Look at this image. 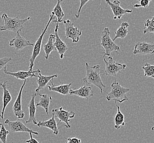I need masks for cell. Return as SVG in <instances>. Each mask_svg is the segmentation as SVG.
<instances>
[{
	"instance_id": "obj_1",
	"label": "cell",
	"mask_w": 154,
	"mask_h": 143,
	"mask_svg": "<svg viewBox=\"0 0 154 143\" xmlns=\"http://www.w3.org/2000/svg\"><path fill=\"white\" fill-rule=\"evenodd\" d=\"M86 74L83 79V81L88 85H93L98 87L100 93H103V89L105 88L106 86L102 81L100 76L102 70L100 65L91 66L88 63H86Z\"/></svg>"
},
{
	"instance_id": "obj_2",
	"label": "cell",
	"mask_w": 154,
	"mask_h": 143,
	"mask_svg": "<svg viewBox=\"0 0 154 143\" xmlns=\"http://www.w3.org/2000/svg\"><path fill=\"white\" fill-rule=\"evenodd\" d=\"M3 21V25H0V31H12L15 33L22 31L24 29V24L29 21L30 17H29L23 19H19V16L14 18H10L6 13H3L1 16Z\"/></svg>"
},
{
	"instance_id": "obj_3",
	"label": "cell",
	"mask_w": 154,
	"mask_h": 143,
	"mask_svg": "<svg viewBox=\"0 0 154 143\" xmlns=\"http://www.w3.org/2000/svg\"><path fill=\"white\" fill-rule=\"evenodd\" d=\"M111 91L106 96L107 101H115V103H116L117 102L123 103L128 100L126 94L130 91V89L122 87L120 83L116 81L111 84Z\"/></svg>"
},
{
	"instance_id": "obj_4",
	"label": "cell",
	"mask_w": 154,
	"mask_h": 143,
	"mask_svg": "<svg viewBox=\"0 0 154 143\" xmlns=\"http://www.w3.org/2000/svg\"><path fill=\"white\" fill-rule=\"evenodd\" d=\"M100 40L101 42L100 45L104 51V57L111 56V52L113 51H115L117 54H119L120 48L114 43L112 39H111L109 28H104L103 31H102Z\"/></svg>"
},
{
	"instance_id": "obj_5",
	"label": "cell",
	"mask_w": 154,
	"mask_h": 143,
	"mask_svg": "<svg viewBox=\"0 0 154 143\" xmlns=\"http://www.w3.org/2000/svg\"><path fill=\"white\" fill-rule=\"evenodd\" d=\"M53 15L51 14V15L49 16V19L48 22L46 26L45 27V28L44 29L42 30V33L40 35V36L38 38L37 41H36L35 44H34V49L32 51V53L31 55L30 58L29 59V62H30V65H29V71H33V68L34 67V63L35 59L37 58V56L40 55L41 52V46H42V43L43 40V37L44 35L46 33L47 29L49 27V24H51V22L52 21L53 19Z\"/></svg>"
},
{
	"instance_id": "obj_6",
	"label": "cell",
	"mask_w": 154,
	"mask_h": 143,
	"mask_svg": "<svg viewBox=\"0 0 154 143\" xmlns=\"http://www.w3.org/2000/svg\"><path fill=\"white\" fill-rule=\"evenodd\" d=\"M103 61L105 64V75L108 77H116L119 73L126 68V64L116 62L111 56L108 57V61H106L105 57H104Z\"/></svg>"
},
{
	"instance_id": "obj_7",
	"label": "cell",
	"mask_w": 154,
	"mask_h": 143,
	"mask_svg": "<svg viewBox=\"0 0 154 143\" xmlns=\"http://www.w3.org/2000/svg\"><path fill=\"white\" fill-rule=\"evenodd\" d=\"M65 28V34L67 39H71L73 43H77L80 40L82 31L77 27H74V23L70 20H63Z\"/></svg>"
},
{
	"instance_id": "obj_8",
	"label": "cell",
	"mask_w": 154,
	"mask_h": 143,
	"mask_svg": "<svg viewBox=\"0 0 154 143\" xmlns=\"http://www.w3.org/2000/svg\"><path fill=\"white\" fill-rule=\"evenodd\" d=\"M52 112L59 120L57 125H59L61 122H64L65 124V127L66 128H71V126L69 124V122L70 119L75 117V116L76 115L75 112L66 111L63 109V107H60L58 109H53Z\"/></svg>"
},
{
	"instance_id": "obj_9",
	"label": "cell",
	"mask_w": 154,
	"mask_h": 143,
	"mask_svg": "<svg viewBox=\"0 0 154 143\" xmlns=\"http://www.w3.org/2000/svg\"><path fill=\"white\" fill-rule=\"evenodd\" d=\"M106 4L111 8L112 12L113 13L114 20L120 19L125 14L127 13H132V10L130 9H123L120 6V1L119 0H114L111 2L110 0H104Z\"/></svg>"
},
{
	"instance_id": "obj_10",
	"label": "cell",
	"mask_w": 154,
	"mask_h": 143,
	"mask_svg": "<svg viewBox=\"0 0 154 143\" xmlns=\"http://www.w3.org/2000/svg\"><path fill=\"white\" fill-rule=\"evenodd\" d=\"M5 123L8 126L9 129L12 133H17V132H26V133H31L35 135H38V133L37 132L32 130L27 127L23 122L20 121H11L8 119H7L5 121Z\"/></svg>"
},
{
	"instance_id": "obj_11",
	"label": "cell",
	"mask_w": 154,
	"mask_h": 143,
	"mask_svg": "<svg viewBox=\"0 0 154 143\" xmlns=\"http://www.w3.org/2000/svg\"><path fill=\"white\" fill-rule=\"evenodd\" d=\"M26 83V79L24 81V83L20 87V89L19 90L18 96L17 97L16 101L13 106V113L16 117L18 119H23V118H24L25 116L24 112L22 110V99L23 90L24 89V87Z\"/></svg>"
},
{
	"instance_id": "obj_12",
	"label": "cell",
	"mask_w": 154,
	"mask_h": 143,
	"mask_svg": "<svg viewBox=\"0 0 154 143\" xmlns=\"http://www.w3.org/2000/svg\"><path fill=\"white\" fill-rule=\"evenodd\" d=\"M20 32L17 33L16 37L9 41V46L13 47L16 51H20L27 46H34V44L27 40L24 37H23L19 34Z\"/></svg>"
},
{
	"instance_id": "obj_13",
	"label": "cell",
	"mask_w": 154,
	"mask_h": 143,
	"mask_svg": "<svg viewBox=\"0 0 154 143\" xmlns=\"http://www.w3.org/2000/svg\"><path fill=\"white\" fill-rule=\"evenodd\" d=\"M154 53V44L146 42H138L135 45L133 54L134 55H152Z\"/></svg>"
},
{
	"instance_id": "obj_14",
	"label": "cell",
	"mask_w": 154,
	"mask_h": 143,
	"mask_svg": "<svg viewBox=\"0 0 154 143\" xmlns=\"http://www.w3.org/2000/svg\"><path fill=\"white\" fill-rule=\"evenodd\" d=\"M56 24V28L54 29L55 42L54 43V45L56 47V50L58 51L60 59H63L65 52L68 50V47L66 44H65V43L60 39V37H59L58 34L59 24Z\"/></svg>"
},
{
	"instance_id": "obj_15",
	"label": "cell",
	"mask_w": 154,
	"mask_h": 143,
	"mask_svg": "<svg viewBox=\"0 0 154 143\" xmlns=\"http://www.w3.org/2000/svg\"><path fill=\"white\" fill-rule=\"evenodd\" d=\"M4 73L6 75H11L14 77L20 80L24 81L28 78H31L32 77H36V75H35V73H38L39 72H40V69H37L36 71H20L16 72H9L7 71V67L6 66L4 68Z\"/></svg>"
},
{
	"instance_id": "obj_16",
	"label": "cell",
	"mask_w": 154,
	"mask_h": 143,
	"mask_svg": "<svg viewBox=\"0 0 154 143\" xmlns=\"http://www.w3.org/2000/svg\"><path fill=\"white\" fill-rule=\"evenodd\" d=\"M7 81H5L4 83H0V86L3 90V97H2L3 107L1 111V113L0 114V117L2 119H4V114H5V111L7 106H8L9 103L12 100V97L9 92V90L7 88Z\"/></svg>"
},
{
	"instance_id": "obj_17",
	"label": "cell",
	"mask_w": 154,
	"mask_h": 143,
	"mask_svg": "<svg viewBox=\"0 0 154 143\" xmlns=\"http://www.w3.org/2000/svg\"><path fill=\"white\" fill-rule=\"evenodd\" d=\"M69 94L70 95H75L81 98L89 99L93 96L92 87L88 85H83L76 90H72L71 89Z\"/></svg>"
},
{
	"instance_id": "obj_18",
	"label": "cell",
	"mask_w": 154,
	"mask_h": 143,
	"mask_svg": "<svg viewBox=\"0 0 154 143\" xmlns=\"http://www.w3.org/2000/svg\"><path fill=\"white\" fill-rule=\"evenodd\" d=\"M37 94L35 93L32 95L31 99L30 102L28 104V109L29 111V119L26 121V123H33L34 125L37 126V119L36 117V106L35 104V97L37 96Z\"/></svg>"
},
{
	"instance_id": "obj_19",
	"label": "cell",
	"mask_w": 154,
	"mask_h": 143,
	"mask_svg": "<svg viewBox=\"0 0 154 143\" xmlns=\"http://www.w3.org/2000/svg\"><path fill=\"white\" fill-rule=\"evenodd\" d=\"M38 78H37V83L38 87L35 90L36 93L38 94L40 93V90L43 89L46 87L47 85L49 83V81H52L53 79L54 78H57V75H49V76H46L43 75L41 73V71L39 72L38 73Z\"/></svg>"
},
{
	"instance_id": "obj_20",
	"label": "cell",
	"mask_w": 154,
	"mask_h": 143,
	"mask_svg": "<svg viewBox=\"0 0 154 143\" xmlns=\"http://www.w3.org/2000/svg\"><path fill=\"white\" fill-rule=\"evenodd\" d=\"M37 126L38 127H46L49 128L51 130L53 131V135H58V125L57 123L56 119H55V116L52 113V117L51 118L47 120V121H39L37 123Z\"/></svg>"
},
{
	"instance_id": "obj_21",
	"label": "cell",
	"mask_w": 154,
	"mask_h": 143,
	"mask_svg": "<svg viewBox=\"0 0 154 143\" xmlns=\"http://www.w3.org/2000/svg\"><path fill=\"white\" fill-rule=\"evenodd\" d=\"M50 82H51L52 85H47V87L48 88L49 91L57 92L58 93L62 94L63 95H66L69 94L70 91L72 89V83L68 84H61L58 86H55L53 83L52 81H51Z\"/></svg>"
},
{
	"instance_id": "obj_22",
	"label": "cell",
	"mask_w": 154,
	"mask_h": 143,
	"mask_svg": "<svg viewBox=\"0 0 154 143\" xmlns=\"http://www.w3.org/2000/svg\"><path fill=\"white\" fill-rule=\"evenodd\" d=\"M64 0H57V3L56 4L54 8L53 9L51 14L53 16H56V20H52V22L56 23V24H59L60 23L63 21V17L65 16V14L63 12L61 6V3Z\"/></svg>"
},
{
	"instance_id": "obj_23",
	"label": "cell",
	"mask_w": 154,
	"mask_h": 143,
	"mask_svg": "<svg viewBox=\"0 0 154 143\" xmlns=\"http://www.w3.org/2000/svg\"><path fill=\"white\" fill-rule=\"evenodd\" d=\"M38 95L40 96L41 99L40 101L36 103V106L42 107L45 109L47 115H48L49 106L52 101V97L48 94H41L40 93Z\"/></svg>"
},
{
	"instance_id": "obj_24",
	"label": "cell",
	"mask_w": 154,
	"mask_h": 143,
	"mask_svg": "<svg viewBox=\"0 0 154 143\" xmlns=\"http://www.w3.org/2000/svg\"><path fill=\"white\" fill-rule=\"evenodd\" d=\"M117 107V113L114 117V124L115 128L117 130H119L121 127L125 126L126 125L125 116L121 112L120 110V107L116 105Z\"/></svg>"
},
{
	"instance_id": "obj_25",
	"label": "cell",
	"mask_w": 154,
	"mask_h": 143,
	"mask_svg": "<svg viewBox=\"0 0 154 143\" xmlns=\"http://www.w3.org/2000/svg\"><path fill=\"white\" fill-rule=\"evenodd\" d=\"M128 27H129V24L127 22H123L121 24L120 27L117 29V30L115 31V36L112 39V40L114 41L118 38H120L122 39L125 38L128 33Z\"/></svg>"
},
{
	"instance_id": "obj_26",
	"label": "cell",
	"mask_w": 154,
	"mask_h": 143,
	"mask_svg": "<svg viewBox=\"0 0 154 143\" xmlns=\"http://www.w3.org/2000/svg\"><path fill=\"white\" fill-rule=\"evenodd\" d=\"M55 39V35L53 34L49 35V38L46 44L43 45V50L45 52V59H48L50 54L54 50H56V47L54 45L53 39Z\"/></svg>"
},
{
	"instance_id": "obj_27",
	"label": "cell",
	"mask_w": 154,
	"mask_h": 143,
	"mask_svg": "<svg viewBox=\"0 0 154 143\" xmlns=\"http://www.w3.org/2000/svg\"><path fill=\"white\" fill-rule=\"evenodd\" d=\"M144 29L143 30V33H153L154 34V16L152 18L148 19L144 23Z\"/></svg>"
},
{
	"instance_id": "obj_28",
	"label": "cell",
	"mask_w": 154,
	"mask_h": 143,
	"mask_svg": "<svg viewBox=\"0 0 154 143\" xmlns=\"http://www.w3.org/2000/svg\"><path fill=\"white\" fill-rule=\"evenodd\" d=\"M142 69L144 72V75L146 77L153 78L154 79V65L146 63L145 65L142 67Z\"/></svg>"
},
{
	"instance_id": "obj_29",
	"label": "cell",
	"mask_w": 154,
	"mask_h": 143,
	"mask_svg": "<svg viewBox=\"0 0 154 143\" xmlns=\"http://www.w3.org/2000/svg\"><path fill=\"white\" fill-rule=\"evenodd\" d=\"M9 133V131L7 130L5 126L2 124L0 130V141L1 143H7V137Z\"/></svg>"
},
{
	"instance_id": "obj_30",
	"label": "cell",
	"mask_w": 154,
	"mask_h": 143,
	"mask_svg": "<svg viewBox=\"0 0 154 143\" xmlns=\"http://www.w3.org/2000/svg\"><path fill=\"white\" fill-rule=\"evenodd\" d=\"M152 0H141L139 4H136L134 5V8H140L143 7L144 8H148L149 6V4L150 2Z\"/></svg>"
},
{
	"instance_id": "obj_31",
	"label": "cell",
	"mask_w": 154,
	"mask_h": 143,
	"mask_svg": "<svg viewBox=\"0 0 154 143\" xmlns=\"http://www.w3.org/2000/svg\"><path fill=\"white\" fill-rule=\"evenodd\" d=\"M12 59V57H4L0 59V71L6 66L7 64L11 62Z\"/></svg>"
},
{
	"instance_id": "obj_32",
	"label": "cell",
	"mask_w": 154,
	"mask_h": 143,
	"mask_svg": "<svg viewBox=\"0 0 154 143\" xmlns=\"http://www.w3.org/2000/svg\"><path fill=\"white\" fill-rule=\"evenodd\" d=\"M80 4L79 9L78 10V13H77V14H75V17L76 18H79L80 17L81 11V9L82 8V7L90 0H80ZM92 1H93V0H92Z\"/></svg>"
},
{
	"instance_id": "obj_33",
	"label": "cell",
	"mask_w": 154,
	"mask_h": 143,
	"mask_svg": "<svg viewBox=\"0 0 154 143\" xmlns=\"http://www.w3.org/2000/svg\"><path fill=\"white\" fill-rule=\"evenodd\" d=\"M67 141L66 143H82L80 139L78 138L77 137H73V138H66Z\"/></svg>"
},
{
	"instance_id": "obj_34",
	"label": "cell",
	"mask_w": 154,
	"mask_h": 143,
	"mask_svg": "<svg viewBox=\"0 0 154 143\" xmlns=\"http://www.w3.org/2000/svg\"><path fill=\"white\" fill-rule=\"evenodd\" d=\"M30 139H29L28 140H26L25 141L27 143H40L37 141L36 139H35L34 138L32 137V133H30Z\"/></svg>"
},
{
	"instance_id": "obj_35",
	"label": "cell",
	"mask_w": 154,
	"mask_h": 143,
	"mask_svg": "<svg viewBox=\"0 0 154 143\" xmlns=\"http://www.w3.org/2000/svg\"><path fill=\"white\" fill-rule=\"evenodd\" d=\"M151 131H154V126H152V127H151Z\"/></svg>"
},
{
	"instance_id": "obj_36",
	"label": "cell",
	"mask_w": 154,
	"mask_h": 143,
	"mask_svg": "<svg viewBox=\"0 0 154 143\" xmlns=\"http://www.w3.org/2000/svg\"><path fill=\"white\" fill-rule=\"evenodd\" d=\"M2 123L0 122V130H1V126H2Z\"/></svg>"
},
{
	"instance_id": "obj_37",
	"label": "cell",
	"mask_w": 154,
	"mask_h": 143,
	"mask_svg": "<svg viewBox=\"0 0 154 143\" xmlns=\"http://www.w3.org/2000/svg\"><path fill=\"white\" fill-rule=\"evenodd\" d=\"M138 1H141V0H138Z\"/></svg>"
}]
</instances>
